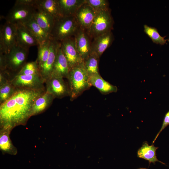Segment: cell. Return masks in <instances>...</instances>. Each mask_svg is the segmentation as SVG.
<instances>
[{
  "instance_id": "7",
  "label": "cell",
  "mask_w": 169,
  "mask_h": 169,
  "mask_svg": "<svg viewBox=\"0 0 169 169\" xmlns=\"http://www.w3.org/2000/svg\"><path fill=\"white\" fill-rule=\"evenodd\" d=\"M16 44V26L6 22L0 27V53H8Z\"/></svg>"
},
{
  "instance_id": "33",
  "label": "cell",
  "mask_w": 169,
  "mask_h": 169,
  "mask_svg": "<svg viewBox=\"0 0 169 169\" xmlns=\"http://www.w3.org/2000/svg\"><path fill=\"white\" fill-rule=\"evenodd\" d=\"M138 169H148L146 168H140Z\"/></svg>"
},
{
  "instance_id": "8",
  "label": "cell",
  "mask_w": 169,
  "mask_h": 169,
  "mask_svg": "<svg viewBox=\"0 0 169 169\" xmlns=\"http://www.w3.org/2000/svg\"><path fill=\"white\" fill-rule=\"evenodd\" d=\"M10 81L16 88L33 90L44 89V83L40 74L33 75L16 74Z\"/></svg>"
},
{
  "instance_id": "11",
  "label": "cell",
  "mask_w": 169,
  "mask_h": 169,
  "mask_svg": "<svg viewBox=\"0 0 169 169\" xmlns=\"http://www.w3.org/2000/svg\"><path fill=\"white\" fill-rule=\"evenodd\" d=\"M96 13V11L85 2L79 9L74 15L80 28L85 31H87Z\"/></svg>"
},
{
  "instance_id": "14",
  "label": "cell",
  "mask_w": 169,
  "mask_h": 169,
  "mask_svg": "<svg viewBox=\"0 0 169 169\" xmlns=\"http://www.w3.org/2000/svg\"><path fill=\"white\" fill-rule=\"evenodd\" d=\"M89 37L86 32L80 28L74 36L77 49L83 61L91 53Z\"/></svg>"
},
{
  "instance_id": "2",
  "label": "cell",
  "mask_w": 169,
  "mask_h": 169,
  "mask_svg": "<svg viewBox=\"0 0 169 169\" xmlns=\"http://www.w3.org/2000/svg\"><path fill=\"white\" fill-rule=\"evenodd\" d=\"M67 79L69 96L71 101L77 98L92 86L83 62L70 69Z\"/></svg>"
},
{
  "instance_id": "17",
  "label": "cell",
  "mask_w": 169,
  "mask_h": 169,
  "mask_svg": "<svg viewBox=\"0 0 169 169\" xmlns=\"http://www.w3.org/2000/svg\"><path fill=\"white\" fill-rule=\"evenodd\" d=\"M33 18L38 25L49 36L54 26L55 19L41 9L37 8Z\"/></svg>"
},
{
  "instance_id": "4",
  "label": "cell",
  "mask_w": 169,
  "mask_h": 169,
  "mask_svg": "<svg viewBox=\"0 0 169 169\" xmlns=\"http://www.w3.org/2000/svg\"><path fill=\"white\" fill-rule=\"evenodd\" d=\"M29 49L15 45L7 54L0 53L3 60L5 70L19 71L26 64Z\"/></svg>"
},
{
  "instance_id": "9",
  "label": "cell",
  "mask_w": 169,
  "mask_h": 169,
  "mask_svg": "<svg viewBox=\"0 0 169 169\" xmlns=\"http://www.w3.org/2000/svg\"><path fill=\"white\" fill-rule=\"evenodd\" d=\"M46 91L55 98H61L69 96V86L62 77L52 74L45 82Z\"/></svg>"
},
{
  "instance_id": "23",
  "label": "cell",
  "mask_w": 169,
  "mask_h": 169,
  "mask_svg": "<svg viewBox=\"0 0 169 169\" xmlns=\"http://www.w3.org/2000/svg\"><path fill=\"white\" fill-rule=\"evenodd\" d=\"M11 130L7 128H1L0 148L4 153L15 155L17 152V150L13 145L9 137V134Z\"/></svg>"
},
{
  "instance_id": "18",
  "label": "cell",
  "mask_w": 169,
  "mask_h": 169,
  "mask_svg": "<svg viewBox=\"0 0 169 169\" xmlns=\"http://www.w3.org/2000/svg\"><path fill=\"white\" fill-rule=\"evenodd\" d=\"M63 16H74L85 0H58Z\"/></svg>"
},
{
  "instance_id": "22",
  "label": "cell",
  "mask_w": 169,
  "mask_h": 169,
  "mask_svg": "<svg viewBox=\"0 0 169 169\" xmlns=\"http://www.w3.org/2000/svg\"><path fill=\"white\" fill-rule=\"evenodd\" d=\"M158 148V147H155L153 145H149L147 142L145 141L141 147L138 149L137 156L139 158L148 161L149 165L151 163L155 164L156 161L165 165V163L159 161L157 158L156 151Z\"/></svg>"
},
{
  "instance_id": "32",
  "label": "cell",
  "mask_w": 169,
  "mask_h": 169,
  "mask_svg": "<svg viewBox=\"0 0 169 169\" xmlns=\"http://www.w3.org/2000/svg\"><path fill=\"white\" fill-rule=\"evenodd\" d=\"M37 0H17L15 4L36 6Z\"/></svg>"
},
{
  "instance_id": "12",
  "label": "cell",
  "mask_w": 169,
  "mask_h": 169,
  "mask_svg": "<svg viewBox=\"0 0 169 169\" xmlns=\"http://www.w3.org/2000/svg\"><path fill=\"white\" fill-rule=\"evenodd\" d=\"M50 38L49 53L47 61L39 67L40 74L44 83L51 75L60 42Z\"/></svg>"
},
{
  "instance_id": "31",
  "label": "cell",
  "mask_w": 169,
  "mask_h": 169,
  "mask_svg": "<svg viewBox=\"0 0 169 169\" xmlns=\"http://www.w3.org/2000/svg\"><path fill=\"white\" fill-rule=\"evenodd\" d=\"M169 125V111L166 114L164 119L163 122L161 129L159 131L157 134L155 138L152 142L154 143L156 140L157 137L161 133V132L167 126Z\"/></svg>"
},
{
  "instance_id": "20",
  "label": "cell",
  "mask_w": 169,
  "mask_h": 169,
  "mask_svg": "<svg viewBox=\"0 0 169 169\" xmlns=\"http://www.w3.org/2000/svg\"><path fill=\"white\" fill-rule=\"evenodd\" d=\"M36 6L51 15L55 19L63 16L58 0H37Z\"/></svg>"
},
{
  "instance_id": "29",
  "label": "cell",
  "mask_w": 169,
  "mask_h": 169,
  "mask_svg": "<svg viewBox=\"0 0 169 169\" xmlns=\"http://www.w3.org/2000/svg\"><path fill=\"white\" fill-rule=\"evenodd\" d=\"M17 74L25 75L40 74L39 67L37 60L26 63Z\"/></svg>"
},
{
  "instance_id": "13",
  "label": "cell",
  "mask_w": 169,
  "mask_h": 169,
  "mask_svg": "<svg viewBox=\"0 0 169 169\" xmlns=\"http://www.w3.org/2000/svg\"><path fill=\"white\" fill-rule=\"evenodd\" d=\"M15 25L17 45L28 49L31 46L38 45L35 38L25 25L19 24Z\"/></svg>"
},
{
  "instance_id": "30",
  "label": "cell",
  "mask_w": 169,
  "mask_h": 169,
  "mask_svg": "<svg viewBox=\"0 0 169 169\" xmlns=\"http://www.w3.org/2000/svg\"><path fill=\"white\" fill-rule=\"evenodd\" d=\"M85 1L96 12L109 9L108 2L106 0H85Z\"/></svg>"
},
{
  "instance_id": "19",
  "label": "cell",
  "mask_w": 169,
  "mask_h": 169,
  "mask_svg": "<svg viewBox=\"0 0 169 169\" xmlns=\"http://www.w3.org/2000/svg\"><path fill=\"white\" fill-rule=\"evenodd\" d=\"M89 77L91 86L96 87L102 94L105 95L117 91V87L105 80L100 74L93 75Z\"/></svg>"
},
{
  "instance_id": "26",
  "label": "cell",
  "mask_w": 169,
  "mask_h": 169,
  "mask_svg": "<svg viewBox=\"0 0 169 169\" xmlns=\"http://www.w3.org/2000/svg\"><path fill=\"white\" fill-rule=\"evenodd\" d=\"M17 88L8 80L0 84V103L5 102L9 99L15 92Z\"/></svg>"
},
{
  "instance_id": "6",
  "label": "cell",
  "mask_w": 169,
  "mask_h": 169,
  "mask_svg": "<svg viewBox=\"0 0 169 169\" xmlns=\"http://www.w3.org/2000/svg\"><path fill=\"white\" fill-rule=\"evenodd\" d=\"M36 6L14 4L6 16V22L14 25H25L33 17L36 10Z\"/></svg>"
},
{
  "instance_id": "1",
  "label": "cell",
  "mask_w": 169,
  "mask_h": 169,
  "mask_svg": "<svg viewBox=\"0 0 169 169\" xmlns=\"http://www.w3.org/2000/svg\"><path fill=\"white\" fill-rule=\"evenodd\" d=\"M45 92L44 89L17 88L11 97L0 104L1 128L12 130L16 126L25 124L32 116L34 101Z\"/></svg>"
},
{
  "instance_id": "15",
  "label": "cell",
  "mask_w": 169,
  "mask_h": 169,
  "mask_svg": "<svg viewBox=\"0 0 169 169\" xmlns=\"http://www.w3.org/2000/svg\"><path fill=\"white\" fill-rule=\"evenodd\" d=\"M70 70L68 61L63 52L60 42L53 65L52 74L63 78H67Z\"/></svg>"
},
{
  "instance_id": "16",
  "label": "cell",
  "mask_w": 169,
  "mask_h": 169,
  "mask_svg": "<svg viewBox=\"0 0 169 169\" xmlns=\"http://www.w3.org/2000/svg\"><path fill=\"white\" fill-rule=\"evenodd\" d=\"M113 40L114 37L111 31L94 38L91 44V52L96 53L100 57L112 44Z\"/></svg>"
},
{
  "instance_id": "25",
  "label": "cell",
  "mask_w": 169,
  "mask_h": 169,
  "mask_svg": "<svg viewBox=\"0 0 169 169\" xmlns=\"http://www.w3.org/2000/svg\"><path fill=\"white\" fill-rule=\"evenodd\" d=\"M100 57L95 53L91 52L88 57L83 61V63L89 76L99 74L98 64Z\"/></svg>"
},
{
  "instance_id": "3",
  "label": "cell",
  "mask_w": 169,
  "mask_h": 169,
  "mask_svg": "<svg viewBox=\"0 0 169 169\" xmlns=\"http://www.w3.org/2000/svg\"><path fill=\"white\" fill-rule=\"evenodd\" d=\"M80 28L74 16H62L55 19L49 38L61 42L74 36Z\"/></svg>"
},
{
  "instance_id": "24",
  "label": "cell",
  "mask_w": 169,
  "mask_h": 169,
  "mask_svg": "<svg viewBox=\"0 0 169 169\" xmlns=\"http://www.w3.org/2000/svg\"><path fill=\"white\" fill-rule=\"evenodd\" d=\"M25 25L35 38L39 44L49 38V34L38 25L33 17Z\"/></svg>"
},
{
  "instance_id": "5",
  "label": "cell",
  "mask_w": 169,
  "mask_h": 169,
  "mask_svg": "<svg viewBox=\"0 0 169 169\" xmlns=\"http://www.w3.org/2000/svg\"><path fill=\"white\" fill-rule=\"evenodd\" d=\"M113 21L109 9L96 12L89 29L86 31L93 38L109 32L112 29Z\"/></svg>"
},
{
  "instance_id": "21",
  "label": "cell",
  "mask_w": 169,
  "mask_h": 169,
  "mask_svg": "<svg viewBox=\"0 0 169 169\" xmlns=\"http://www.w3.org/2000/svg\"><path fill=\"white\" fill-rule=\"evenodd\" d=\"M54 98L52 95L45 91L34 101L32 116L40 114L46 110L51 104Z\"/></svg>"
},
{
  "instance_id": "28",
  "label": "cell",
  "mask_w": 169,
  "mask_h": 169,
  "mask_svg": "<svg viewBox=\"0 0 169 169\" xmlns=\"http://www.w3.org/2000/svg\"><path fill=\"white\" fill-rule=\"evenodd\" d=\"M144 32L153 43L161 45L166 43L167 39H165L164 37L161 36L156 28L144 25Z\"/></svg>"
},
{
  "instance_id": "27",
  "label": "cell",
  "mask_w": 169,
  "mask_h": 169,
  "mask_svg": "<svg viewBox=\"0 0 169 169\" xmlns=\"http://www.w3.org/2000/svg\"><path fill=\"white\" fill-rule=\"evenodd\" d=\"M50 42L49 38L46 41L38 45V56L36 60L39 67L44 64L48 59L49 53Z\"/></svg>"
},
{
  "instance_id": "10",
  "label": "cell",
  "mask_w": 169,
  "mask_h": 169,
  "mask_svg": "<svg viewBox=\"0 0 169 169\" xmlns=\"http://www.w3.org/2000/svg\"><path fill=\"white\" fill-rule=\"evenodd\" d=\"M60 42L62 50L67 60L70 69L83 62L77 49L74 36Z\"/></svg>"
}]
</instances>
